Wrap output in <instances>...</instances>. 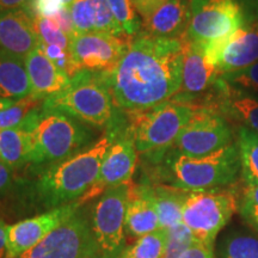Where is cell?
<instances>
[{
    "mask_svg": "<svg viewBox=\"0 0 258 258\" xmlns=\"http://www.w3.org/2000/svg\"><path fill=\"white\" fill-rule=\"evenodd\" d=\"M183 59V38H158L139 32L114 70L101 76L116 108L127 112L144 111L178 93Z\"/></svg>",
    "mask_w": 258,
    "mask_h": 258,
    "instance_id": "6da1fadb",
    "label": "cell"
},
{
    "mask_svg": "<svg viewBox=\"0 0 258 258\" xmlns=\"http://www.w3.org/2000/svg\"><path fill=\"white\" fill-rule=\"evenodd\" d=\"M157 164L158 183L188 192L232 186L241 170L235 143L203 157H188L170 148Z\"/></svg>",
    "mask_w": 258,
    "mask_h": 258,
    "instance_id": "7a4b0ae2",
    "label": "cell"
},
{
    "mask_svg": "<svg viewBox=\"0 0 258 258\" xmlns=\"http://www.w3.org/2000/svg\"><path fill=\"white\" fill-rule=\"evenodd\" d=\"M115 138L114 132L106 133L90 147L44 171L36 184L44 205L56 208L79 201L98 178L103 159Z\"/></svg>",
    "mask_w": 258,
    "mask_h": 258,
    "instance_id": "3957f363",
    "label": "cell"
},
{
    "mask_svg": "<svg viewBox=\"0 0 258 258\" xmlns=\"http://www.w3.org/2000/svg\"><path fill=\"white\" fill-rule=\"evenodd\" d=\"M31 134L32 164H56L80 152L91 139L90 132L70 116L41 106L22 124Z\"/></svg>",
    "mask_w": 258,
    "mask_h": 258,
    "instance_id": "277c9868",
    "label": "cell"
},
{
    "mask_svg": "<svg viewBox=\"0 0 258 258\" xmlns=\"http://www.w3.org/2000/svg\"><path fill=\"white\" fill-rule=\"evenodd\" d=\"M199 108L172 98L148 110L128 112L131 123L128 132L138 153L157 163L173 146L182 129Z\"/></svg>",
    "mask_w": 258,
    "mask_h": 258,
    "instance_id": "5b68a950",
    "label": "cell"
},
{
    "mask_svg": "<svg viewBox=\"0 0 258 258\" xmlns=\"http://www.w3.org/2000/svg\"><path fill=\"white\" fill-rule=\"evenodd\" d=\"M42 108L104 128L111 124L115 104L101 73L80 71L71 78L66 88L46 98Z\"/></svg>",
    "mask_w": 258,
    "mask_h": 258,
    "instance_id": "8992f818",
    "label": "cell"
},
{
    "mask_svg": "<svg viewBox=\"0 0 258 258\" xmlns=\"http://www.w3.org/2000/svg\"><path fill=\"white\" fill-rule=\"evenodd\" d=\"M190 10L186 38L203 44L227 40L258 22V0H190Z\"/></svg>",
    "mask_w": 258,
    "mask_h": 258,
    "instance_id": "52a82bcc",
    "label": "cell"
},
{
    "mask_svg": "<svg viewBox=\"0 0 258 258\" xmlns=\"http://www.w3.org/2000/svg\"><path fill=\"white\" fill-rule=\"evenodd\" d=\"M238 208L239 198L232 186L191 191L183 207L182 222L198 243L214 247L219 232L230 222Z\"/></svg>",
    "mask_w": 258,
    "mask_h": 258,
    "instance_id": "ba28073f",
    "label": "cell"
},
{
    "mask_svg": "<svg viewBox=\"0 0 258 258\" xmlns=\"http://www.w3.org/2000/svg\"><path fill=\"white\" fill-rule=\"evenodd\" d=\"M131 183L106 190L93 208L91 227L101 258H121L127 247L124 221Z\"/></svg>",
    "mask_w": 258,
    "mask_h": 258,
    "instance_id": "9c48e42d",
    "label": "cell"
},
{
    "mask_svg": "<svg viewBox=\"0 0 258 258\" xmlns=\"http://www.w3.org/2000/svg\"><path fill=\"white\" fill-rule=\"evenodd\" d=\"M184 40V59L182 69V84L173 99L190 103L201 108L211 97L220 78L218 71V44H203L189 38Z\"/></svg>",
    "mask_w": 258,
    "mask_h": 258,
    "instance_id": "30bf717a",
    "label": "cell"
},
{
    "mask_svg": "<svg viewBox=\"0 0 258 258\" xmlns=\"http://www.w3.org/2000/svg\"><path fill=\"white\" fill-rule=\"evenodd\" d=\"M231 122L211 108H199L171 147L188 157H203L234 143Z\"/></svg>",
    "mask_w": 258,
    "mask_h": 258,
    "instance_id": "8fae6325",
    "label": "cell"
},
{
    "mask_svg": "<svg viewBox=\"0 0 258 258\" xmlns=\"http://www.w3.org/2000/svg\"><path fill=\"white\" fill-rule=\"evenodd\" d=\"M98 256L91 222L78 209L41 243L18 258H93Z\"/></svg>",
    "mask_w": 258,
    "mask_h": 258,
    "instance_id": "7c38bea8",
    "label": "cell"
},
{
    "mask_svg": "<svg viewBox=\"0 0 258 258\" xmlns=\"http://www.w3.org/2000/svg\"><path fill=\"white\" fill-rule=\"evenodd\" d=\"M131 40L103 32L74 34L70 51L77 69L93 73H108L121 60Z\"/></svg>",
    "mask_w": 258,
    "mask_h": 258,
    "instance_id": "4fadbf2b",
    "label": "cell"
},
{
    "mask_svg": "<svg viewBox=\"0 0 258 258\" xmlns=\"http://www.w3.org/2000/svg\"><path fill=\"white\" fill-rule=\"evenodd\" d=\"M137 164L138 151L129 132L122 137L116 135L114 143L103 159L98 178L91 189L78 201L80 206L99 198L106 190L132 182Z\"/></svg>",
    "mask_w": 258,
    "mask_h": 258,
    "instance_id": "5bb4252c",
    "label": "cell"
},
{
    "mask_svg": "<svg viewBox=\"0 0 258 258\" xmlns=\"http://www.w3.org/2000/svg\"><path fill=\"white\" fill-rule=\"evenodd\" d=\"M80 208V203L72 202L69 205L53 208L43 214L25 219L8 227V250L9 258L19 256L41 243L51 231L76 213Z\"/></svg>",
    "mask_w": 258,
    "mask_h": 258,
    "instance_id": "9a60e30c",
    "label": "cell"
},
{
    "mask_svg": "<svg viewBox=\"0 0 258 258\" xmlns=\"http://www.w3.org/2000/svg\"><path fill=\"white\" fill-rule=\"evenodd\" d=\"M202 108H211L238 127L258 133V96L232 88L221 78Z\"/></svg>",
    "mask_w": 258,
    "mask_h": 258,
    "instance_id": "2e32d148",
    "label": "cell"
},
{
    "mask_svg": "<svg viewBox=\"0 0 258 258\" xmlns=\"http://www.w3.org/2000/svg\"><path fill=\"white\" fill-rule=\"evenodd\" d=\"M38 46L40 38L27 10L0 11V49L25 59Z\"/></svg>",
    "mask_w": 258,
    "mask_h": 258,
    "instance_id": "e0dca14e",
    "label": "cell"
},
{
    "mask_svg": "<svg viewBox=\"0 0 258 258\" xmlns=\"http://www.w3.org/2000/svg\"><path fill=\"white\" fill-rule=\"evenodd\" d=\"M190 0H166L147 17L141 18L140 32L151 37L180 40L188 32Z\"/></svg>",
    "mask_w": 258,
    "mask_h": 258,
    "instance_id": "ac0fdd59",
    "label": "cell"
},
{
    "mask_svg": "<svg viewBox=\"0 0 258 258\" xmlns=\"http://www.w3.org/2000/svg\"><path fill=\"white\" fill-rule=\"evenodd\" d=\"M258 62V22L239 29L221 43L219 74L235 72Z\"/></svg>",
    "mask_w": 258,
    "mask_h": 258,
    "instance_id": "d6986e66",
    "label": "cell"
},
{
    "mask_svg": "<svg viewBox=\"0 0 258 258\" xmlns=\"http://www.w3.org/2000/svg\"><path fill=\"white\" fill-rule=\"evenodd\" d=\"M125 233L140 238L159 230V218L151 198L150 184L131 183L124 221Z\"/></svg>",
    "mask_w": 258,
    "mask_h": 258,
    "instance_id": "ffe728a7",
    "label": "cell"
},
{
    "mask_svg": "<svg viewBox=\"0 0 258 258\" xmlns=\"http://www.w3.org/2000/svg\"><path fill=\"white\" fill-rule=\"evenodd\" d=\"M29 80L31 85V95L46 99L66 88L71 78L60 71L46 56L40 47L31 51L24 59Z\"/></svg>",
    "mask_w": 258,
    "mask_h": 258,
    "instance_id": "44dd1931",
    "label": "cell"
},
{
    "mask_svg": "<svg viewBox=\"0 0 258 258\" xmlns=\"http://www.w3.org/2000/svg\"><path fill=\"white\" fill-rule=\"evenodd\" d=\"M31 95L24 59L0 49V98L21 99Z\"/></svg>",
    "mask_w": 258,
    "mask_h": 258,
    "instance_id": "7402d4cb",
    "label": "cell"
},
{
    "mask_svg": "<svg viewBox=\"0 0 258 258\" xmlns=\"http://www.w3.org/2000/svg\"><path fill=\"white\" fill-rule=\"evenodd\" d=\"M150 192L159 218L160 228L167 230L182 222L183 207L189 194L188 191L163 183H156L150 184Z\"/></svg>",
    "mask_w": 258,
    "mask_h": 258,
    "instance_id": "603a6c76",
    "label": "cell"
},
{
    "mask_svg": "<svg viewBox=\"0 0 258 258\" xmlns=\"http://www.w3.org/2000/svg\"><path fill=\"white\" fill-rule=\"evenodd\" d=\"M31 134L27 128L0 131V161L15 170L31 163Z\"/></svg>",
    "mask_w": 258,
    "mask_h": 258,
    "instance_id": "cb8c5ba5",
    "label": "cell"
},
{
    "mask_svg": "<svg viewBox=\"0 0 258 258\" xmlns=\"http://www.w3.org/2000/svg\"><path fill=\"white\" fill-rule=\"evenodd\" d=\"M235 144L240 157L241 178L245 184L258 185V133L237 127Z\"/></svg>",
    "mask_w": 258,
    "mask_h": 258,
    "instance_id": "d4e9b609",
    "label": "cell"
},
{
    "mask_svg": "<svg viewBox=\"0 0 258 258\" xmlns=\"http://www.w3.org/2000/svg\"><path fill=\"white\" fill-rule=\"evenodd\" d=\"M220 258H258V234L235 231L220 244Z\"/></svg>",
    "mask_w": 258,
    "mask_h": 258,
    "instance_id": "484cf974",
    "label": "cell"
},
{
    "mask_svg": "<svg viewBox=\"0 0 258 258\" xmlns=\"http://www.w3.org/2000/svg\"><path fill=\"white\" fill-rule=\"evenodd\" d=\"M46 99L29 95L0 110V131L21 127L32 112L38 110Z\"/></svg>",
    "mask_w": 258,
    "mask_h": 258,
    "instance_id": "4316f807",
    "label": "cell"
},
{
    "mask_svg": "<svg viewBox=\"0 0 258 258\" xmlns=\"http://www.w3.org/2000/svg\"><path fill=\"white\" fill-rule=\"evenodd\" d=\"M166 230H159L138 238L131 246L125 247L121 258H163L165 253Z\"/></svg>",
    "mask_w": 258,
    "mask_h": 258,
    "instance_id": "83f0119b",
    "label": "cell"
},
{
    "mask_svg": "<svg viewBox=\"0 0 258 258\" xmlns=\"http://www.w3.org/2000/svg\"><path fill=\"white\" fill-rule=\"evenodd\" d=\"M116 23L124 37L132 40L140 32L141 19L131 0H106Z\"/></svg>",
    "mask_w": 258,
    "mask_h": 258,
    "instance_id": "f1b7e54d",
    "label": "cell"
},
{
    "mask_svg": "<svg viewBox=\"0 0 258 258\" xmlns=\"http://www.w3.org/2000/svg\"><path fill=\"white\" fill-rule=\"evenodd\" d=\"M69 9L74 34L96 32V0H73Z\"/></svg>",
    "mask_w": 258,
    "mask_h": 258,
    "instance_id": "f546056e",
    "label": "cell"
},
{
    "mask_svg": "<svg viewBox=\"0 0 258 258\" xmlns=\"http://www.w3.org/2000/svg\"><path fill=\"white\" fill-rule=\"evenodd\" d=\"M195 241L191 231L183 222L167 228L165 253L163 258H179Z\"/></svg>",
    "mask_w": 258,
    "mask_h": 258,
    "instance_id": "4dcf8cb0",
    "label": "cell"
},
{
    "mask_svg": "<svg viewBox=\"0 0 258 258\" xmlns=\"http://www.w3.org/2000/svg\"><path fill=\"white\" fill-rule=\"evenodd\" d=\"M34 21V27L36 34L40 38V43L59 46L70 50L71 38L61 30L53 19L41 16H31Z\"/></svg>",
    "mask_w": 258,
    "mask_h": 258,
    "instance_id": "1f68e13d",
    "label": "cell"
},
{
    "mask_svg": "<svg viewBox=\"0 0 258 258\" xmlns=\"http://www.w3.org/2000/svg\"><path fill=\"white\" fill-rule=\"evenodd\" d=\"M220 78L232 88L258 96V62L246 69L222 74Z\"/></svg>",
    "mask_w": 258,
    "mask_h": 258,
    "instance_id": "d6a6232c",
    "label": "cell"
},
{
    "mask_svg": "<svg viewBox=\"0 0 258 258\" xmlns=\"http://www.w3.org/2000/svg\"><path fill=\"white\" fill-rule=\"evenodd\" d=\"M238 211L243 220L258 234V185L245 184Z\"/></svg>",
    "mask_w": 258,
    "mask_h": 258,
    "instance_id": "836d02e7",
    "label": "cell"
},
{
    "mask_svg": "<svg viewBox=\"0 0 258 258\" xmlns=\"http://www.w3.org/2000/svg\"><path fill=\"white\" fill-rule=\"evenodd\" d=\"M38 47L46 54L48 59L55 64L60 71H62L64 74H67L70 78H73L76 74L79 73L69 49H64V48H61L59 46H51V44L44 43H40Z\"/></svg>",
    "mask_w": 258,
    "mask_h": 258,
    "instance_id": "e575fe53",
    "label": "cell"
},
{
    "mask_svg": "<svg viewBox=\"0 0 258 258\" xmlns=\"http://www.w3.org/2000/svg\"><path fill=\"white\" fill-rule=\"evenodd\" d=\"M179 258H217L214 253V247L206 246L195 241Z\"/></svg>",
    "mask_w": 258,
    "mask_h": 258,
    "instance_id": "d590c367",
    "label": "cell"
},
{
    "mask_svg": "<svg viewBox=\"0 0 258 258\" xmlns=\"http://www.w3.org/2000/svg\"><path fill=\"white\" fill-rule=\"evenodd\" d=\"M166 0H131L132 5H133L134 9L137 10L140 18L147 17L148 15L152 14L154 10L159 8V6L161 4H164Z\"/></svg>",
    "mask_w": 258,
    "mask_h": 258,
    "instance_id": "8d00e7d4",
    "label": "cell"
},
{
    "mask_svg": "<svg viewBox=\"0 0 258 258\" xmlns=\"http://www.w3.org/2000/svg\"><path fill=\"white\" fill-rule=\"evenodd\" d=\"M12 180H14V169L0 161V194H4L11 186Z\"/></svg>",
    "mask_w": 258,
    "mask_h": 258,
    "instance_id": "74e56055",
    "label": "cell"
},
{
    "mask_svg": "<svg viewBox=\"0 0 258 258\" xmlns=\"http://www.w3.org/2000/svg\"><path fill=\"white\" fill-rule=\"evenodd\" d=\"M8 227L9 225L0 219V258H9Z\"/></svg>",
    "mask_w": 258,
    "mask_h": 258,
    "instance_id": "f35d334b",
    "label": "cell"
},
{
    "mask_svg": "<svg viewBox=\"0 0 258 258\" xmlns=\"http://www.w3.org/2000/svg\"><path fill=\"white\" fill-rule=\"evenodd\" d=\"M31 0H0V11L25 9Z\"/></svg>",
    "mask_w": 258,
    "mask_h": 258,
    "instance_id": "ab89813d",
    "label": "cell"
},
{
    "mask_svg": "<svg viewBox=\"0 0 258 258\" xmlns=\"http://www.w3.org/2000/svg\"><path fill=\"white\" fill-rule=\"evenodd\" d=\"M17 101V99H3L0 98V110H3V109L8 108L9 105H11L12 103Z\"/></svg>",
    "mask_w": 258,
    "mask_h": 258,
    "instance_id": "60d3db41",
    "label": "cell"
},
{
    "mask_svg": "<svg viewBox=\"0 0 258 258\" xmlns=\"http://www.w3.org/2000/svg\"><path fill=\"white\" fill-rule=\"evenodd\" d=\"M57 2H60L63 6H67V8H69V6L72 4L73 0H57Z\"/></svg>",
    "mask_w": 258,
    "mask_h": 258,
    "instance_id": "b9f144b4",
    "label": "cell"
}]
</instances>
